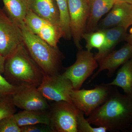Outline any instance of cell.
<instances>
[{"mask_svg": "<svg viewBox=\"0 0 132 132\" xmlns=\"http://www.w3.org/2000/svg\"><path fill=\"white\" fill-rule=\"evenodd\" d=\"M39 125H28L20 127L21 132H52L50 126L44 125L40 126Z\"/></svg>", "mask_w": 132, "mask_h": 132, "instance_id": "26", "label": "cell"}, {"mask_svg": "<svg viewBox=\"0 0 132 132\" xmlns=\"http://www.w3.org/2000/svg\"><path fill=\"white\" fill-rule=\"evenodd\" d=\"M105 84L120 87L125 94L132 96V59L122 65L112 82Z\"/></svg>", "mask_w": 132, "mask_h": 132, "instance_id": "19", "label": "cell"}, {"mask_svg": "<svg viewBox=\"0 0 132 132\" xmlns=\"http://www.w3.org/2000/svg\"><path fill=\"white\" fill-rule=\"evenodd\" d=\"M12 98L0 102V121L4 118L13 115L16 112Z\"/></svg>", "mask_w": 132, "mask_h": 132, "instance_id": "24", "label": "cell"}, {"mask_svg": "<svg viewBox=\"0 0 132 132\" xmlns=\"http://www.w3.org/2000/svg\"><path fill=\"white\" fill-rule=\"evenodd\" d=\"M132 26V5L116 1L105 17L99 22L96 30L120 27L127 30Z\"/></svg>", "mask_w": 132, "mask_h": 132, "instance_id": "11", "label": "cell"}, {"mask_svg": "<svg viewBox=\"0 0 132 132\" xmlns=\"http://www.w3.org/2000/svg\"><path fill=\"white\" fill-rule=\"evenodd\" d=\"M6 60V58L0 54V73L1 74L4 73Z\"/></svg>", "mask_w": 132, "mask_h": 132, "instance_id": "27", "label": "cell"}, {"mask_svg": "<svg viewBox=\"0 0 132 132\" xmlns=\"http://www.w3.org/2000/svg\"><path fill=\"white\" fill-rule=\"evenodd\" d=\"M2 74L0 73V102L12 98L16 93L25 88L12 85Z\"/></svg>", "mask_w": 132, "mask_h": 132, "instance_id": "22", "label": "cell"}, {"mask_svg": "<svg viewBox=\"0 0 132 132\" xmlns=\"http://www.w3.org/2000/svg\"><path fill=\"white\" fill-rule=\"evenodd\" d=\"M115 88L114 86L103 83L96 85L93 89H73L71 94V100L76 106L88 117L106 101Z\"/></svg>", "mask_w": 132, "mask_h": 132, "instance_id": "4", "label": "cell"}, {"mask_svg": "<svg viewBox=\"0 0 132 132\" xmlns=\"http://www.w3.org/2000/svg\"><path fill=\"white\" fill-rule=\"evenodd\" d=\"M86 119L109 131H129L132 125V96L121 93L115 87L106 101Z\"/></svg>", "mask_w": 132, "mask_h": 132, "instance_id": "1", "label": "cell"}, {"mask_svg": "<svg viewBox=\"0 0 132 132\" xmlns=\"http://www.w3.org/2000/svg\"><path fill=\"white\" fill-rule=\"evenodd\" d=\"M117 0H87L88 19L85 32L96 31L102 17L112 9Z\"/></svg>", "mask_w": 132, "mask_h": 132, "instance_id": "14", "label": "cell"}, {"mask_svg": "<svg viewBox=\"0 0 132 132\" xmlns=\"http://www.w3.org/2000/svg\"><path fill=\"white\" fill-rule=\"evenodd\" d=\"M22 43L20 27L0 8V54L6 59Z\"/></svg>", "mask_w": 132, "mask_h": 132, "instance_id": "8", "label": "cell"}, {"mask_svg": "<svg viewBox=\"0 0 132 132\" xmlns=\"http://www.w3.org/2000/svg\"><path fill=\"white\" fill-rule=\"evenodd\" d=\"M28 1L29 8L33 13L53 25L60 28V13L55 0Z\"/></svg>", "mask_w": 132, "mask_h": 132, "instance_id": "15", "label": "cell"}, {"mask_svg": "<svg viewBox=\"0 0 132 132\" xmlns=\"http://www.w3.org/2000/svg\"><path fill=\"white\" fill-rule=\"evenodd\" d=\"M3 74L12 85L25 88L38 87L44 75L23 43L6 59Z\"/></svg>", "mask_w": 132, "mask_h": 132, "instance_id": "2", "label": "cell"}, {"mask_svg": "<svg viewBox=\"0 0 132 132\" xmlns=\"http://www.w3.org/2000/svg\"><path fill=\"white\" fill-rule=\"evenodd\" d=\"M84 112L80 111L77 118V129L78 132H106V128L101 127H93L85 119Z\"/></svg>", "mask_w": 132, "mask_h": 132, "instance_id": "23", "label": "cell"}, {"mask_svg": "<svg viewBox=\"0 0 132 132\" xmlns=\"http://www.w3.org/2000/svg\"><path fill=\"white\" fill-rule=\"evenodd\" d=\"M82 39H84L86 42L87 50L91 51L93 48H96L98 51L105 44V34L103 29L85 32L82 35Z\"/></svg>", "mask_w": 132, "mask_h": 132, "instance_id": "21", "label": "cell"}, {"mask_svg": "<svg viewBox=\"0 0 132 132\" xmlns=\"http://www.w3.org/2000/svg\"><path fill=\"white\" fill-rule=\"evenodd\" d=\"M52 132H78L77 118L80 110L73 103L55 102L50 107Z\"/></svg>", "mask_w": 132, "mask_h": 132, "instance_id": "5", "label": "cell"}, {"mask_svg": "<svg viewBox=\"0 0 132 132\" xmlns=\"http://www.w3.org/2000/svg\"><path fill=\"white\" fill-rule=\"evenodd\" d=\"M69 26L72 38L79 50L82 49L80 42L86 32L88 16L87 0H68Z\"/></svg>", "mask_w": 132, "mask_h": 132, "instance_id": "9", "label": "cell"}, {"mask_svg": "<svg viewBox=\"0 0 132 132\" xmlns=\"http://www.w3.org/2000/svg\"><path fill=\"white\" fill-rule=\"evenodd\" d=\"M60 15V26L62 38L69 40L72 38L69 15L68 0H55Z\"/></svg>", "mask_w": 132, "mask_h": 132, "instance_id": "20", "label": "cell"}, {"mask_svg": "<svg viewBox=\"0 0 132 132\" xmlns=\"http://www.w3.org/2000/svg\"><path fill=\"white\" fill-rule=\"evenodd\" d=\"M0 132H21L20 127L17 125L13 115L0 121Z\"/></svg>", "mask_w": 132, "mask_h": 132, "instance_id": "25", "label": "cell"}, {"mask_svg": "<svg viewBox=\"0 0 132 132\" xmlns=\"http://www.w3.org/2000/svg\"><path fill=\"white\" fill-rule=\"evenodd\" d=\"M25 24L31 32L53 47L58 48L59 40L62 38L60 27L41 18L31 10L25 18Z\"/></svg>", "mask_w": 132, "mask_h": 132, "instance_id": "10", "label": "cell"}, {"mask_svg": "<svg viewBox=\"0 0 132 132\" xmlns=\"http://www.w3.org/2000/svg\"><path fill=\"white\" fill-rule=\"evenodd\" d=\"M98 67V62L91 51L79 50L75 62L66 68L62 74L71 81L73 89L79 90Z\"/></svg>", "mask_w": 132, "mask_h": 132, "instance_id": "6", "label": "cell"}, {"mask_svg": "<svg viewBox=\"0 0 132 132\" xmlns=\"http://www.w3.org/2000/svg\"><path fill=\"white\" fill-rule=\"evenodd\" d=\"M46 111L23 110L13 115L20 127L28 125H45L50 126V116Z\"/></svg>", "mask_w": 132, "mask_h": 132, "instance_id": "18", "label": "cell"}, {"mask_svg": "<svg viewBox=\"0 0 132 132\" xmlns=\"http://www.w3.org/2000/svg\"><path fill=\"white\" fill-rule=\"evenodd\" d=\"M125 40L128 43L132 45V28L130 30V34H127Z\"/></svg>", "mask_w": 132, "mask_h": 132, "instance_id": "28", "label": "cell"}, {"mask_svg": "<svg viewBox=\"0 0 132 132\" xmlns=\"http://www.w3.org/2000/svg\"><path fill=\"white\" fill-rule=\"evenodd\" d=\"M23 43L44 75L60 73L63 55L58 48L53 47L31 32L24 24L20 27Z\"/></svg>", "mask_w": 132, "mask_h": 132, "instance_id": "3", "label": "cell"}, {"mask_svg": "<svg viewBox=\"0 0 132 132\" xmlns=\"http://www.w3.org/2000/svg\"><path fill=\"white\" fill-rule=\"evenodd\" d=\"M103 30L106 35L105 44L101 49L94 54L95 58L98 62L113 51L119 43L125 39L127 35V30L120 27H115Z\"/></svg>", "mask_w": 132, "mask_h": 132, "instance_id": "16", "label": "cell"}, {"mask_svg": "<svg viewBox=\"0 0 132 132\" xmlns=\"http://www.w3.org/2000/svg\"><path fill=\"white\" fill-rule=\"evenodd\" d=\"M6 13L19 27L25 24L30 10L28 0H2Z\"/></svg>", "mask_w": 132, "mask_h": 132, "instance_id": "17", "label": "cell"}, {"mask_svg": "<svg viewBox=\"0 0 132 132\" xmlns=\"http://www.w3.org/2000/svg\"><path fill=\"white\" fill-rule=\"evenodd\" d=\"M129 131H130L132 132V125L131 126V127H130V129H129Z\"/></svg>", "mask_w": 132, "mask_h": 132, "instance_id": "30", "label": "cell"}, {"mask_svg": "<svg viewBox=\"0 0 132 132\" xmlns=\"http://www.w3.org/2000/svg\"><path fill=\"white\" fill-rule=\"evenodd\" d=\"M38 89L47 100L72 103L71 97V92L73 89L72 84L62 74L44 75Z\"/></svg>", "mask_w": 132, "mask_h": 132, "instance_id": "7", "label": "cell"}, {"mask_svg": "<svg viewBox=\"0 0 132 132\" xmlns=\"http://www.w3.org/2000/svg\"><path fill=\"white\" fill-rule=\"evenodd\" d=\"M132 59V45L128 43L118 50H113L98 62L99 68L92 77L94 79L104 70H107L108 77H112L116 69Z\"/></svg>", "mask_w": 132, "mask_h": 132, "instance_id": "13", "label": "cell"}, {"mask_svg": "<svg viewBox=\"0 0 132 132\" xmlns=\"http://www.w3.org/2000/svg\"><path fill=\"white\" fill-rule=\"evenodd\" d=\"M117 1L127 3H130L132 5V0H117Z\"/></svg>", "mask_w": 132, "mask_h": 132, "instance_id": "29", "label": "cell"}, {"mask_svg": "<svg viewBox=\"0 0 132 132\" xmlns=\"http://www.w3.org/2000/svg\"><path fill=\"white\" fill-rule=\"evenodd\" d=\"M15 106L26 111H46L50 108L47 99L38 90V87L23 88L12 97Z\"/></svg>", "mask_w": 132, "mask_h": 132, "instance_id": "12", "label": "cell"}]
</instances>
